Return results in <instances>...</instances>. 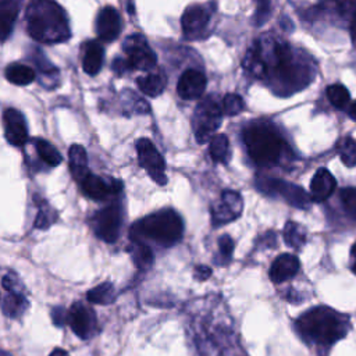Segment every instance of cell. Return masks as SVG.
Here are the masks:
<instances>
[{"mask_svg": "<svg viewBox=\"0 0 356 356\" xmlns=\"http://www.w3.org/2000/svg\"><path fill=\"white\" fill-rule=\"evenodd\" d=\"M263 63L264 78H270L271 88L280 96L302 90L313 79V67L305 54H298L286 42L266 36L254 43Z\"/></svg>", "mask_w": 356, "mask_h": 356, "instance_id": "cell-1", "label": "cell"}, {"mask_svg": "<svg viewBox=\"0 0 356 356\" xmlns=\"http://www.w3.org/2000/svg\"><path fill=\"white\" fill-rule=\"evenodd\" d=\"M25 21L29 36L39 43L56 44L71 38L67 13L56 0H31Z\"/></svg>", "mask_w": 356, "mask_h": 356, "instance_id": "cell-2", "label": "cell"}, {"mask_svg": "<svg viewBox=\"0 0 356 356\" xmlns=\"http://www.w3.org/2000/svg\"><path fill=\"white\" fill-rule=\"evenodd\" d=\"M300 335L320 345H331L346 334V323L330 307L318 306L303 313L296 320Z\"/></svg>", "mask_w": 356, "mask_h": 356, "instance_id": "cell-3", "label": "cell"}, {"mask_svg": "<svg viewBox=\"0 0 356 356\" xmlns=\"http://www.w3.org/2000/svg\"><path fill=\"white\" fill-rule=\"evenodd\" d=\"M182 220L171 209H164L149 214L132 224L129 235L131 241L145 242L150 239L159 245L170 246L182 235Z\"/></svg>", "mask_w": 356, "mask_h": 356, "instance_id": "cell-4", "label": "cell"}, {"mask_svg": "<svg viewBox=\"0 0 356 356\" xmlns=\"http://www.w3.org/2000/svg\"><path fill=\"white\" fill-rule=\"evenodd\" d=\"M243 142L250 159L257 165L275 164L284 150L282 138L266 124H253L243 131Z\"/></svg>", "mask_w": 356, "mask_h": 356, "instance_id": "cell-5", "label": "cell"}, {"mask_svg": "<svg viewBox=\"0 0 356 356\" xmlns=\"http://www.w3.org/2000/svg\"><path fill=\"white\" fill-rule=\"evenodd\" d=\"M221 104L214 95H210L199 102L192 118L195 136L199 143H204L214 135L221 124Z\"/></svg>", "mask_w": 356, "mask_h": 356, "instance_id": "cell-6", "label": "cell"}, {"mask_svg": "<svg viewBox=\"0 0 356 356\" xmlns=\"http://www.w3.org/2000/svg\"><path fill=\"white\" fill-rule=\"evenodd\" d=\"M122 50L125 53V61L129 68L132 70H142L150 71L156 67L157 57L154 51L150 49L146 38L140 33H132L125 38L122 43Z\"/></svg>", "mask_w": 356, "mask_h": 356, "instance_id": "cell-7", "label": "cell"}, {"mask_svg": "<svg viewBox=\"0 0 356 356\" xmlns=\"http://www.w3.org/2000/svg\"><path fill=\"white\" fill-rule=\"evenodd\" d=\"M256 185L264 193L281 195V197L286 203H289L291 206L298 207V209H306L309 206V203L312 202L310 195H307L300 186L286 182V181H282V179L260 177L256 179Z\"/></svg>", "mask_w": 356, "mask_h": 356, "instance_id": "cell-8", "label": "cell"}, {"mask_svg": "<svg viewBox=\"0 0 356 356\" xmlns=\"http://www.w3.org/2000/svg\"><path fill=\"white\" fill-rule=\"evenodd\" d=\"M122 224V211L118 203H111L97 211L92 218V227L97 238L107 243L118 239Z\"/></svg>", "mask_w": 356, "mask_h": 356, "instance_id": "cell-9", "label": "cell"}, {"mask_svg": "<svg viewBox=\"0 0 356 356\" xmlns=\"http://www.w3.org/2000/svg\"><path fill=\"white\" fill-rule=\"evenodd\" d=\"M136 152L138 160L142 168L152 177V179L159 185H165L167 177L164 174L165 163L163 156L159 153L153 142L147 138H140L136 142Z\"/></svg>", "mask_w": 356, "mask_h": 356, "instance_id": "cell-10", "label": "cell"}, {"mask_svg": "<svg viewBox=\"0 0 356 356\" xmlns=\"http://www.w3.org/2000/svg\"><path fill=\"white\" fill-rule=\"evenodd\" d=\"M67 324L82 339L92 338L97 331V320L93 309L83 302H74L68 309Z\"/></svg>", "mask_w": 356, "mask_h": 356, "instance_id": "cell-11", "label": "cell"}, {"mask_svg": "<svg viewBox=\"0 0 356 356\" xmlns=\"http://www.w3.org/2000/svg\"><path fill=\"white\" fill-rule=\"evenodd\" d=\"M3 288L7 291V295L1 302L3 313L10 318L21 317L26 312L29 302L22 292V286L15 274L10 273L3 277Z\"/></svg>", "mask_w": 356, "mask_h": 356, "instance_id": "cell-12", "label": "cell"}, {"mask_svg": "<svg viewBox=\"0 0 356 356\" xmlns=\"http://www.w3.org/2000/svg\"><path fill=\"white\" fill-rule=\"evenodd\" d=\"M81 191L83 195L93 200H104L110 195H115L122 189V182L120 179H106L100 175H96L93 172H88L81 181H79Z\"/></svg>", "mask_w": 356, "mask_h": 356, "instance_id": "cell-13", "label": "cell"}, {"mask_svg": "<svg viewBox=\"0 0 356 356\" xmlns=\"http://www.w3.org/2000/svg\"><path fill=\"white\" fill-rule=\"evenodd\" d=\"M210 21V11L206 6L192 4L186 7L181 17V25L184 36L189 40L199 39L204 35L207 24Z\"/></svg>", "mask_w": 356, "mask_h": 356, "instance_id": "cell-14", "label": "cell"}, {"mask_svg": "<svg viewBox=\"0 0 356 356\" xmlns=\"http://www.w3.org/2000/svg\"><path fill=\"white\" fill-rule=\"evenodd\" d=\"M4 135L10 145L21 147L28 142V125L24 114L17 108H7L3 113Z\"/></svg>", "mask_w": 356, "mask_h": 356, "instance_id": "cell-15", "label": "cell"}, {"mask_svg": "<svg viewBox=\"0 0 356 356\" xmlns=\"http://www.w3.org/2000/svg\"><path fill=\"white\" fill-rule=\"evenodd\" d=\"M121 17L120 13L111 7L107 6L102 8L96 17V33L102 42H113L120 36L121 32Z\"/></svg>", "mask_w": 356, "mask_h": 356, "instance_id": "cell-16", "label": "cell"}, {"mask_svg": "<svg viewBox=\"0 0 356 356\" xmlns=\"http://www.w3.org/2000/svg\"><path fill=\"white\" fill-rule=\"evenodd\" d=\"M241 211H242L241 195L234 191H225L221 195L220 203L213 207V211H211L213 224L220 225L227 221L235 220L236 217H239Z\"/></svg>", "mask_w": 356, "mask_h": 356, "instance_id": "cell-17", "label": "cell"}, {"mask_svg": "<svg viewBox=\"0 0 356 356\" xmlns=\"http://www.w3.org/2000/svg\"><path fill=\"white\" fill-rule=\"evenodd\" d=\"M206 83H207V79L204 74L191 68L181 75L177 85V92L185 100H195L203 95L206 89Z\"/></svg>", "mask_w": 356, "mask_h": 356, "instance_id": "cell-18", "label": "cell"}, {"mask_svg": "<svg viewBox=\"0 0 356 356\" xmlns=\"http://www.w3.org/2000/svg\"><path fill=\"white\" fill-rule=\"evenodd\" d=\"M337 182L327 168H318L310 182V199L313 202L327 200L335 191Z\"/></svg>", "mask_w": 356, "mask_h": 356, "instance_id": "cell-19", "label": "cell"}, {"mask_svg": "<svg viewBox=\"0 0 356 356\" xmlns=\"http://www.w3.org/2000/svg\"><path fill=\"white\" fill-rule=\"evenodd\" d=\"M299 270V260L296 256L291 253H284L280 254L271 264L270 267V280L275 284L284 282L291 280L292 277L296 275Z\"/></svg>", "mask_w": 356, "mask_h": 356, "instance_id": "cell-20", "label": "cell"}, {"mask_svg": "<svg viewBox=\"0 0 356 356\" xmlns=\"http://www.w3.org/2000/svg\"><path fill=\"white\" fill-rule=\"evenodd\" d=\"M32 61L35 63L36 71H38V81L42 86L47 88V89H53L57 86L58 83V70L54 64H51L47 57L39 50L35 49L32 53Z\"/></svg>", "mask_w": 356, "mask_h": 356, "instance_id": "cell-21", "label": "cell"}, {"mask_svg": "<svg viewBox=\"0 0 356 356\" xmlns=\"http://www.w3.org/2000/svg\"><path fill=\"white\" fill-rule=\"evenodd\" d=\"M19 10L21 0H0V43L10 38Z\"/></svg>", "mask_w": 356, "mask_h": 356, "instance_id": "cell-22", "label": "cell"}, {"mask_svg": "<svg viewBox=\"0 0 356 356\" xmlns=\"http://www.w3.org/2000/svg\"><path fill=\"white\" fill-rule=\"evenodd\" d=\"M104 47L99 40H89L83 47L82 67L88 75L95 76L103 67Z\"/></svg>", "mask_w": 356, "mask_h": 356, "instance_id": "cell-23", "label": "cell"}, {"mask_svg": "<svg viewBox=\"0 0 356 356\" xmlns=\"http://www.w3.org/2000/svg\"><path fill=\"white\" fill-rule=\"evenodd\" d=\"M70 171L76 182H79L90 170L88 167V154L82 145H72L68 150Z\"/></svg>", "mask_w": 356, "mask_h": 356, "instance_id": "cell-24", "label": "cell"}, {"mask_svg": "<svg viewBox=\"0 0 356 356\" xmlns=\"http://www.w3.org/2000/svg\"><path fill=\"white\" fill-rule=\"evenodd\" d=\"M136 83L145 95L150 97H156L163 93L167 85V78L163 72H149L143 76H139L136 79Z\"/></svg>", "mask_w": 356, "mask_h": 356, "instance_id": "cell-25", "label": "cell"}, {"mask_svg": "<svg viewBox=\"0 0 356 356\" xmlns=\"http://www.w3.org/2000/svg\"><path fill=\"white\" fill-rule=\"evenodd\" d=\"M4 74H6V78L8 82L18 85V86L29 85L36 79L35 70L25 64H21V63L8 64Z\"/></svg>", "mask_w": 356, "mask_h": 356, "instance_id": "cell-26", "label": "cell"}, {"mask_svg": "<svg viewBox=\"0 0 356 356\" xmlns=\"http://www.w3.org/2000/svg\"><path fill=\"white\" fill-rule=\"evenodd\" d=\"M128 252L135 263V266L139 270H146L153 263V252L152 249L140 241H131V245L128 246Z\"/></svg>", "mask_w": 356, "mask_h": 356, "instance_id": "cell-27", "label": "cell"}, {"mask_svg": "<svg viewBox=\"0 0 356 356\" xmlns=\"http://www.w3.org/2000/svg\"><path fill=\"white\" fill-rule=\"evenodd\" d=\"M33 145H35V149H36V153H38L39 159L44 164H47L49 167H56L63 161V156L49 140L42 139V138H36L33 140Z\"/></svg>", "mask_w": 356, "mask_h": 356, "instance_id": "cell-28", "label": "cell"}, {"mask_svg": "<svg viewBox=\"0 0 356 356\" xmlns=\"http://www.w3.org/2000/svg\"><path fill=\"white\" fill-rule=\"evenodd\" d=\"M210 157L216 163H227L229 160V140L224 134H217L210 138Z\"/></svg>", "mask_w": 356, "mask_h": 356, "instance_id": "cell-29", "label": "cell"}, {"mask_svg": "<svg viewBox=\"0 0 356 356\" xmlns=\"http://www.w3.org/2000/svg\"><path fill=\"white\" fill-rule=\"evenodd\" d=\"M35 202L38 204V214L33 225L38 229H47L57 220V211L44 199H40L39 196H35Z\"/></svg>", "mask_w": 356, "mask_h": 356, "instance_id": "cell-30", "label": "cell"}, {"mask_svg": "<svg viewBox=\"0 0 356 356\" xmlns=\"http://www.w3.org/2000/svg\"><path fill=\"white\" fill-rule=\"evenodd\" d=\"M242 65H243V70L254 76V78H259V79H263L264 78V74H266V70H264V63L257 51V49L253 46L250 47L245 57H243V61H242Z\"/></svg>", "mask_w": 356, "mask_h": 356, "instance_id": "cell-31", "label": "cell"}, {"mask_svg": "<svg viewBox=\"0 0 356 356\" xmlns=\"http://www.w3.org/2000/svg\"><path fill=\"white\" fill-rule=\"evenodd\" d=\"M88 300L95 305H110L115 299V289L111 282H102L88 291Z\"/></svg>", "mask_w": 356, "mask_h": 356, "instance_id": "cell-32", "label": "cell"}, {"mask_svg": "<svg viewBox=\"0 0 356 356\" xmlns=\"http://www.w3.org/2000/svg\"><path fill=\"white\" fill-rule=\"evenodd\" d=\"M285 243L292 249H300L306 243V231L295 221H288L284 227Z\"/></svg>", "mask_w": 356, "mask_h": 356, "instance_id": "cell-33", "label": "cell"}, {"mask_svg": "<svg viewBox=\"0 0 356 356\" xmlns=\"http://www.w3.org/2000/svg\"><path fill=\"white\" fill-rule=\"evenodd\" d=\"M321 7L332 8L341 18L348 21L356 15V0H323Z\"/></svg>", "mask_w": 356, "mask_h": 356, "instance_id": "cell-34", "label": "cell"}, {"mask_svg": "<svg viewBox=\"0 0 356 356\" xmlns=\"http://www.w3.org/2000/svg\"><path fill=\"white\" fill-rule=\"evenodd\" d=\"M338 154L342 160V163L346 167H355L356 165V140L350 136L342 138L338 145Z\"/></svg>", "mask_w": 356, "mask_h": 356, "instance_id": "cell-35", "label": "cell"}, {"mask_svg": "<svg viewBox=\"0 0 356 356\" xmlns=\"http://www.w3.org/2000/svg\"><path fill=\"white\" fill-rule=\"evenodd\" d=\"M327 96H328L331 104L337 108L346 107L350 100V95H349L348 89L341 83H334V85L327 86Z\"/></svg>", "mask_w": 356, "mask_h": 356, "instance_id": "cell-36", "label": "cell"}, {"mask_svg": "<svg viewBox=\"0 0 356 356\" xmlns=\"http://www.w3.org/2000/svg\"><path fill=\"white\" fill-rule=\"evenodd\" d=\"M243 107H245V103L242 97L236 93L225 95L221 103V110L227 115H236L243 110Z\"/></svg>", "mask_w": 356, "mask_h": 356, "instance_id": "cell-37", "label": "cell"}, {"mask_svg": "<svg viewBox=\"0 0 356 356\" xmlns=\"http://www.w3.org/2000/svg\"><path fill=\"white\" fill-rule=\"evenodd\" d=\"M341 200L345 210L356 218V188H345L341 191Z\"/></svg>", "mask_w": 356, "mask_h": 356, "instance_id": "cell-38", "label": "cell"}, {"mask_svg": "<svg viewBox=\"0 0 356 356\" xmlns=\"http://www.w3.org/2000/svg\"><path fill=\"white\" fill-rule=\"evenodd\" d=\"M257 7H256V14H254V24L256 25H263L267 18L270 17V10H271V3L270 0H256Z\"/></svg>", "mask_w": 356, "mask_h": 356, "instance_id": "cell-39", "label": "cell"}, {"mask_svg": "<svg viewBox=\"0 0 356 356\" xmlns=\"http://www.w3.org/2000/svg\"><path fill=\"white\" fill-rule=\"evenodd\" d=\"M218 249L224 259H229L234 250V242L229 235H221L218 239Z\"/></svg>", "mask_w": 356, "mask_h": 356, "instance_id": "cell-40", "label": "cell"}, {"mask_svg": "<svg viewBox=\"0 0 356 356\" xmlns=\"http://www.w3.org/2000/svg\"><path fill=\"white\" fill-rule=\"evenodd\" d=\"M67 317H68V310L64 307H53L51 310V320L53 324L57 327H64L67 324Z\"/></svg>", "mask_w": 356, "mask_h": 356, "instance_id": "cell-41", "label": "cell"}, {"mask_svg": "<svg viewBox=\"0 0 356 356\" xmlns=\"http://www.w3.org/2000/svg\"><path fill=\"white\" fill-rule=\"evenodd\" d=\"M113 71L117 74V75H122L125 72L129 71L128 65H127V61L125 58H115L113 61Z\"/></svg>", "mask_w": 356, "mask_h": 356, "instance_id": "cell-42", "label": "cell"}, {"mask_svg": "<svg viewBox=\"0 0 356 356\" xmlns=\"http://www.w3.org/2000/svg\"><path fill=\"white\" fill-rule=\"evenodd\" d=\"M211 275V270H210V267H207V266H197L196 268H195V278L197 280V281H206L209 277Z\"/></svg>", "mask_w": 356, "mask_h": 356, "instance_id": "cell-43", "label": "cell"}, {"mask_svg": "<svg viewBox=\"0 0 356 356\" xmlns=\"http://www.w3.org/2000/svg\"><path fill=\"white\" fill-rule=\"evenodd\" d=\"M349 31H350L352 43L356 46V15L349 21Z\"/></svg>", "mask_w": 356, "mask_h": 356, "instance_id": "cell-44", "label": "cell"}, {"mask_svg": "<svg viewBox=\"0 0 356 356\" xmlns=\"http://www.w3.org/2000/svg\"><path fill=\"white\" fill-rule=\"evenodd\" d=\"M350 259H352V271L356 274V242L350 249Z\"/></svg>", "mask_w": 356, "mask_h": 356, "instance_id": "cell-45", "label": "cell"}, {"mask_svg": "<svg viewBox=\"0 0 356 356\" xmlns=\"http://www.w3.org/2000/svg\"><path fill=\"white\" fill-rule=\"evenodd\" d=\"M50 356H70L64 349H61V348H56V349H53V352L50 353Z\"/></svg>", "mask_w": 356, "mask_h": 356, "instance_id": "cell-46", "label": "cell"}, {"mask_svg": "<svg viewBox=\"0 0 356 356\" xmlns=\"http://www.w3.org/2000/svg\"><path fill=\"white\" fill-rule=\"evenodd\" d=\"M349 115L352 120L356 121V102H353L350 106H349Z\"/></svg>", "mask_w": 356, "mask_h": 356, "instance_id": "cell-47", "label": "cell"}]
</instances>
